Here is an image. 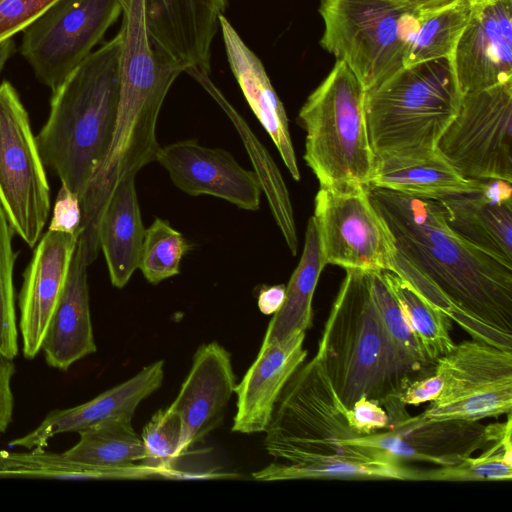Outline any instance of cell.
<instances>
[{"label":"cell","instance_id":"obj_1","mask_svg":"<svg viewBox=\"0 0 512 512\" xmlns=\"http://www.w3.org/2000/svg\"><path fill=\"white\" fill-rule=\"evenodd\" d=\"M366 189L392 236L390 272L473 339L512 351V268L455 233L438 200Z\"/></svg>","mask_w":512,"mask_h":512},{"label":"cell","instance_id":"obj_2","mask_svg":"<svg viewBox=\"0 0 512 512\" xmlns=\"http://www.w3.org/2000/svg\"><path fill=\"white\" fill-rule=\"evenodd\" d=\"M345 271L316 356L346 408L366 397L385 409L391 426L410 417L400 395L424 376L390 342L373 300L369 272Z\"/></svg>","mask_w":512,"mask_h":512},{"label":"cell","instance_id":"obj_3","mask_svg":"<svg viewBox=\"0 0 512 512\" xmlns=\"http://www.w3.org/2000/svg\"><path fill=\"white\" fill-rule=\"evenodd\" d=\"M121 35L92 51L53 91L36 136L40 156L61 184L82 197L103 162L115 129Z\"/></svg>","mask_w":512,"mask_h":512},{"label":"cell","instance_id":"obj_4","mask_svg":"<svg viewBox=\"0 0 512 512\" xmlns=\"http://www.w3.org/2000/svg\"><path fill=\"white\" fill-rule=\"evenodd\" d=\"M346 409L315 355L282 390L265 430V450L275 462L296 466L394 458L362 447V435L349 426Z\"/></svg>","mask_w":512,"mask_h":512},{"label":"cell","instance_id":"obj_5","mask_svg":"<svg viewBox=\"0 0 512 512\" xmlns=\"http://www.w3.org/2000/svg\"><path fill=\"white\" fill-rule=\"evenodd\" d=\"M462 97L451 57L404 66L367 90L364 112L375 157L436 149Z\"/></svg>","mask_w":512,"mask_h":512},{"label":"cell","instance_id":"obj_6","mask_svg":"<svg viewBox=\"0 0 512 512\" xmlns=\"http://www.w3.org/2000/svg\"><path fill=\"white\" fill-rule=\"evenodd\" d=\"M365 92L352 70L336 60L299 111L306 131L303 158L320 187L369 184L375 155L365 119Z\"/></svg>","mask_w":512,"mask_h":512},{"label":"cell","instance_id":"obj_7","mask_svg":"<svg viewBox=\"0 0 512 512\" xmlns=\"http://www.w3.org/2000/svg\"><path fill=\"white\" fill-rule=\"evenodd\" d=\"M422 10L395 0H321V47L344 62L365 91L404 67Z\"/></svg>","mask_w":512,"mask_h":512},{"label":"cell","instance_id":"obj_8","mask_svg":"<svg viewBox=\"0 0 512 512\" xmlns=\"http://www.w3.org/2000/svg\"><path fill=\"white\" fill-rule=\"evenodd\" d=\"M29 115L14 86L0 84V202L14 232L37 245L50 212V187Z\"/></svg>","mask_w":512,"mask_h":512},{"label":"cell","instance_id":"obj_9","mask_svg":"<svg viewBox=\"0 0 512 512\" xmlns=\"http://www.w3.org/2000/svg\"><path fill=\"white\" fill-rule=\"evenodd\" d=\"M436 148L466 179L512 183V82L463 94Z\"/></svg>","mask_w":512,"mask_h":512},{"label":"cell","instance_id":"obj_10","mask_svg":"<svg viewBox=\"0 0 512 512\" xmlns=\"http://www.w3.org/2000/svg\"><path fill=\"white\" fill-rule=\"evenodd\" d=\"M443 379L438 398L419 418L479 421L512 410V351L475 339L465 340L437 359Z\"/></svg>","mask_w":512,"mask_h":512},{"label":"cell","instance_id":"obj_11","mask_svg":"<svg viewBox=\"0 0 512 512\" xmlns=\"http://www.w3.org/2000/svg\"><path fill=\"white\" fill-rule=\"evenodd\" d=\"M121 14L120 0H56L23 30L21 54L53 92Z\"/></svg>","mask_w":512,"mask_h":512},{"label":"cell","instance_id":"obj_12","mask_svg":"<svg viewBox=\"0 0 512 512\" xmlns=\"http://www.w3.org/2000/svg\"><path fill=\"white\" fill-rule=\"evenodd\" d=\"M313 218L326 265L367 272L391 270L392 236L366 186L320 187Z\"/></svg>","mask_w":512,"mask_h":512},{"label":"cell","instance_id":"obj_13","mask_svg":"<svg viewBox=\"0 0 512 512\" xmlns=\"http://www.w3.org/2000/svg\"><path fill=\"white\" fill-rule=\"evenodd\" d=\"M451 59L462 94L512 82V0H472Z\"/></svg>","mask_w":512,"mask_h":512},{"label":"cell","instance_id":"obj_14","mask_svg":"<svg viewBox=\"0 0 512 512\" xmlns=\"http://www.w3.org/2000/svg\"><path fill=\"white\" fill-rule=\"evenodd\" d=\"M157 162L186 194L221 198L249 211L260 207L262 189L256 173L243 168L224 149L182 140L161 147Z\"/></svg>","mask_w":512,"mask_h":512},{"label":"cell","instance_id":"obj_15","mask_svg":"<svg viewBox=\"0 0 512 512\" xmlns=\"http://www.w3.org/2000/svg\"><path fill=\"white\" fill-rule=\"evenodd\" d=\"M227 0H144L155 47L185 73H210L211 47Z\"/></svg>","mask_w":512,"mask_h":512},{"label":"cell","instance_id":"obj_16","mask_svg":"<svg viewBox=\"0 0 512 512\" xmlns=\"http://www.w3.org/2000/svg\"><path fill=\"white\" fill-rule=\"evenodd\" d=\"M235 386L230 353L217 342L199 346L191 369L170 404L182 425L179 457L222 424Z\"/></svg>","mask_w":512,"mask_h":512},{"label":"cell","instance_id":"obj_17","mask_svg":"<svg viewBox=\"0 0 512 512\" xmlns=\"http://www.w3.org/2000/svg\"><path fill=\"white\" fill-rule=\"evenodd\" d=\"M77 237L48 230L40 238L18 297L22 352L32 360L41 351L50 319L62 295Z\"/></svg>","mask_w":512,"mask_h":512},{"label":"cell","instance_id":"obj_18","mask_svg":"<svg viewBox=\"0 0 512 512\" xmlns=\"http://www.w3.org/2000/svg\"><path fill=\"white\" fill-rule=\"evenodd\" d=\"M448 226L459 236L512 268V185L478 180L468 191L437 198Z\"/></svg>","mask_w":512,"mask_h":512},{"label":"cell","instance_id":"obj_19","mask_svg":"<svg viewBox=\"0 0 512 512\" xmlns=\"http://www.w3.org/2000/svg\"><path fill=\"white\" fill-rule=\"evenodd\" d=\"M305 335V331H296L281 341L261 345L255 361L235 386L237 411L232 431L265 432L282 390L307 357Z\"/></svg>","mask_w":512,"mask_h":512},{"label":"cell","instance_id":"obj_20","mask_svg":"<svg viewBox=\"0 0 512 512\" xmlns=\"http://www.w3.org/2000/svg\"><path fill=\"white\" fill-rule=\"evenodd\" d=\"M164 364L163 360L153 362L130 379L83 404L50 411L34 430L11 440L8 446L25 449L45 448L49 440L59 434L78 433L89 425L111 416H133L137 406L161 387Z\"/></svg>","mask_w":512,"mask_h":512},{"label":"cell","instance_id":"obj_21","mask_svg":"<svg viewBox=\"0 0 512 512\" xmlns=\"http://www.w3.org/2000/svg\"><path fill=\"white\" fill-rule=\"evenodd\" d=\"M219 29L230 69L248 105L270 136L293 179L299 181L300 171L288 117L262 61L246 45L225 15L219 19Z\"/></svg>","mask_w":512,"mask_h":512},{"label":"cell","instance_id":"obj_22","mask_svg":"<svg viewBox=\"0 0 512 512\" xmlns=\"http://www.w3.org/2000/svg\"><path fill=\"white\" fill-rule=\"evenodd\" d=\"M88 263L76 247L66 283L42 343L46 363L67 371L97 351L89 303Z\"/></svg>","mask_w":512,"mask_h":512},{"label":"cell","instance_id":"obj_23","mask_svg":"<svg viewBox=\"0 0 512 512\" xmlns=\"http://www.w3.org/2000/svg\"><path fill=\"white\" fill-rule=\"evenodd\" d=\"M145 230L135 175L128 174L113 190L98 227L99 247L114 287L123 288L138 269Z\"/></svg>","mask_w":512,"mask_h":512},{"label":"cell","instance_id":"obj_24","mask_svg":"<svg viewBox=\"0 0 512 512\" xmlns=\"http://www.w3.org/2000/svg\"><path fill=\"white\" fill-rule=\"evenodd\" d=\"M478 180L464 178L438 149L375 157L368 185L437 199L473 189Z\"/></svg>","mask_w":512,"mask_h":512},{"label":"cell","instance_id":"obj_25","mask_svg":"<svg viewBox=\"0 0 512 512\" xmlns=\"http://www.w3.org/2000/svg\"><path fill=\"white\" fill-rule=\"evenodd\" d=\"M188 74L218 103L237 129L248 155L254 163V172L259 179L262 191H264L268 199L277 226L289 250L295 256L298 251V237L293 209L287 187L278 167L265 147L258 141L254 133L251 132L241 115L211 80L210 73L193 71Z\"/></svg>","mask_w":512,"mask_h":512},{"label":"cell","instance_id":"obj_26","mask_svg":"<svg viewBox=\"0 0 512 512\" xmlns=\"http://www.w3.org/2000/svg\"><path fill=\"white\" fill-rule=\"evenodd\" d=\"M388 428L397 432L423 462L454 465L489 443L485 426L477 421H432L410 416Z\"/></svg>","mask_w":512,"mask_h":512},{"label":"cell","instance_id":"obj_27","mask_svg":"<svg viewBox=\"0 0 512 512\" xmlns=\"http://www.w3.org/2000/svg\"><path fill=\"white\" fill-rule=\"evenodd\" d=\"M326 266L313 216L308 220L300 261L286 285L281 308L273 314L262 345L281 341L296 331H307L312 325V300Z\"/></svg>","mask_w":512,"mask_h":512},{"label":"cell","instance_id":"obj_28","mask_svg":"<svg viewBox=\"0 0 512 512\" xmlns=\"http://www.w3.org/2000/svg\"><path fill=\"white\" fill-rule=\"evenodd\" d=\"M133 416L120 414L95 422L78 432L79 440L63 454L91 466L126 470L145 457L142 437L132 426Z\"/></svg>","mask_w":512,"mask_h":512},{"label":"cell","instance_id":"obj_29","mask_svg":"<svg viewBox=\"0 0 512 512\" xmlns=\"http://www.w3.org/2000/svg\"><path fill=\"white\" fill-rule=\"evenodd\" d=\"M252 477L258 481L330 478L420 481V469L409 467L404 461L395 458L348 460L317 466H296L273 461L252 473Z\"/></svg>","mask_w":512,"mask_h":512},{"label":"cell","instance_id":"obj_30","mask_svg":"<svg viewBox=\"0 0 512 512\" xmlns=\"http://www.w3.org/2000/svg\"><path fill=\"white\" fill-rule=\"evenodd\" d=\"M471 10L472 0H454L426 11L408 43L404 66L452 57Z\"/></svg>","mask_w":512,"mask_h":512},{"label":"cell","instance_id":"obj_31","mask_svg":"<svg viewBox=\"0 0 512 512\" xmlns=\"http://www.w3.org/2000/svg\"><path fill=\"white\" fill-rule=\"evenodd\" d=\"M383 276L426 357L435 365L438 358L451 352L456 345L450 336L452 320L396 274L385 270Z\"/></svg>","mask_w":512,"mask_h":512},{"label":"cell","instance_id":"obj_32","mask_svg":"<svg viewBox=\"0 0 512 512\" xmlns=\"http://www.w3.org/2000/svg\"><path fill=\"white\" fill-rule=\"evenodd\" d=\"M511 413L505 423L486 426L493 445L480 456L464 458L457 464L421 469L420 481H510L512 479Z\"/></svg>","mask_w":512,"mask_h":512},{"label":"cell","instance_id":"obj_33","mask_svg":"<svg viewBox=\"0 0 512 512\" xmlns=\"http://www.w3.org/2000/svg\"><path fill=\"white\" fill-rule=\"evenodd\" d=\"M371 291L382 326L400 355L412 369L424 376L434 367L425 355L389 285L383 271H368Z\"/></svg>","mask_w":512,"mask_h":512},{"label":"cell","instance_id":"obj_34","mask_svg":"<svg viewBox=\"0 0 512 512\" xmlns=\"http://www.w3.org/2000/svg\"><path fill=\"white\" fill-rule=\"evenodd\" d=\"M191 244L168 221L156 217L145 230L138 269L153 285L178 275L180 263Z\"/></svg>","mask_w":512,"mask_h":512},{"label":"cell","instance_id":"obj_35","mask_svg":"<svg viewBox=\"0 0 512 512\" xmlns=\"http://www.w3.org/2000/svg\"><path fill=\"white\" fill-rule=\"evenodd\" d=\"M14 230L0 202V354L15 359L19 354L15 311L12 249Z\"/></svg>","mask_w":512,"mask_h":512},{"label":"cell","instance_id":"obj_36","mask_svg":"<svg viewBox=\"0 0 512 512\" xmlns=\"http://www.w3.org/2000/svg\"><path fill=\"white\" fill-rule=\"evenodd\" d=\"M181 433L180 417L171 405L155 412L141 434L145 449L142 464L156 469L161 476H172L173 464L179 458Z\"/></svg>","mask_w":512,"mask_h":512},{"label":"cell","instance_id":"obj_37","mask_svg":"<svg viewBox=\"0 0 512 512\" xmlns=\"http://www.w3.org/2000/svg\"><path fill=\"white\" fill-rule=\"evenodd\" d=\"M56 0H0V43L11 39Z\"/></svg>","mask_w":512,"mask_h":512},{"label":"cell","instance_id":"obj_38","mask_svg":"<svg viewBox=\"0 0 512 512\" xmlns=\"http://www.w3.org/2000/svg\"><path fill=\"white\" fill-rule=\"evenodd\" d=\"M82 220L80 198L67 186L61 184L54 203L48 230L79 237Z\"/></svg>","mask_w":512,"mask_h":512},{"label":"cell","instance_id":"obj_39","mask_svg":"<svg viewBox=\"0 0 512 512\" xmlns=\"http://www.w3.org/2000/svg\"><path fill=\"white\" fill-rule=\"evenodd\" d=\"M349 426L360 435H369L390 426L389 416L376 401L359 398L345 410Z\"/></svg>","mask_w":512,"mask_h":512},{"label":"cell","instance_id":"obj_40","mask_svg":"<svg viewBox=\"0 0 512 512\" xmlns=\"http://www.w3.org/2000/svg\"><path fill=\"white\" fill-rule=\"evenodd\" d=\"M443 385L442 377L433 371L429 376L413 380L400 395V400L406 406L432 402L441 394Z\"/></svg>","mask_w":512,"mask_h":512},{"label":"cell","instance_id":"obj_41","mask_svg":"<svg viewBox=\"0 0 512 512\" xmlns=\"http://www.w3.org/2000/svg\"><path fill=\"white\" fill-rule=\"evenodd\" d=\"M15 373L14 359L0 354V434L7 430L13 419L14 396L11 381Z\"/></svg>","mask_w":512,"mask_h":512},{"label":"cell","instance_id":"obj_42","mask_svg":"<svg viewBox=\"0 0 512 512\" xmlns=\"http://www.w3.org/2000/svg\"><path fill=\"white\" fill-rule=\"evenodd\" d=\"M285 292L286 286L283 284L263 286L257 299L260 312L265 315L276 313L284 302Z\"/></svg>","mask_w":512,"mask_h":512},{"label":"cell","instance_id":"obj_43","mask_svg":"<svg viewBox=\"0 0 512 512\" xmlns=\"http://www.w3.org/2000/svg\"><path fill=\"white\" fill-rule=\"evenodd\" d=\"M422 10H433L454 0H395Z\"/></svg>","mask_w":512,"mask_h":512},{"label":"cell","instance_id":"obj_44","mask_svg":"<svg viewBox=\"0 0 512 512\" xmlns=\"http://www.w3.org/2000/svg\"><path fill=\"white\" fill-rule=\"evenodd\" d=\"M14 43L12 39H8L2 43H0V73L4 68L5 63L9 59L12 51H13Z\"/></svg>","mask_w":512,"mask_h":512}]
</instances>
